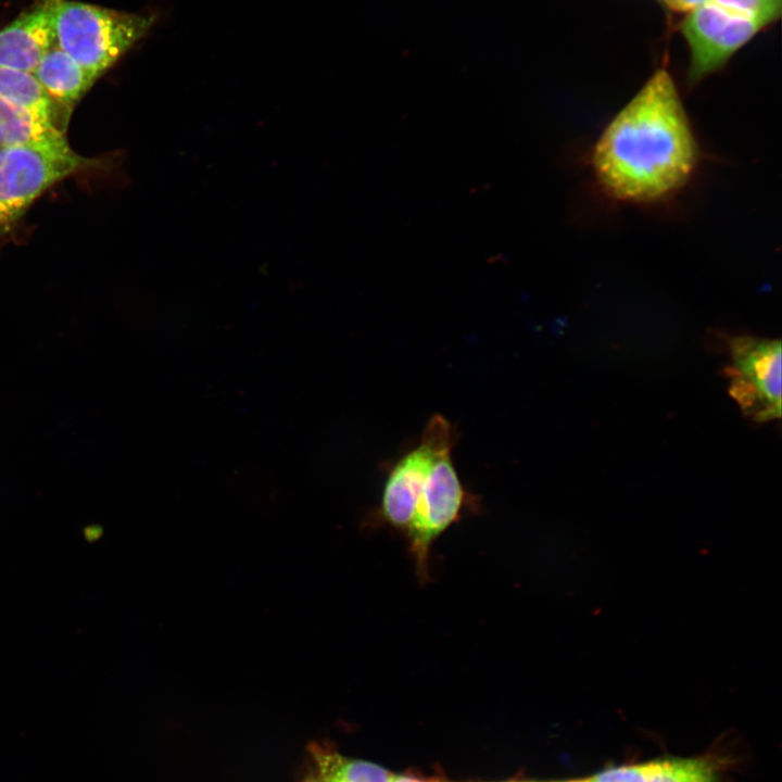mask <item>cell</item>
I'll list each match as a JSON object with an SVG mask.
<instances>
[{
	"mask_svg": "<svg viewBox=\"0 0 782 782\" xmlns=\"http://www.w3.org/2000/svg\"><path fill=\"white\" fill-rule=\"evenodd\" d=\"M560 782H588V779L569 780V781H560Z\"/></svg>",
	"mask_w": 782,
	"mask_h": 782,
	"instance_id": "d6986e66",
	"label": "cell"
},
{
	"mask_svg": "<svg viewBox=\"0 0 782 782\" xmlns=\"http://www.w3.org/2000/svg\"><path fill=\"white\" fill-rule=\"evenodd\" d=\"M729 393L756 422L781 417V341L754 336L729 340Z\"/></svg>",
	"mask_w": 782,
	"mask_h": 782,
	"instance_id": "5b68a950",
	"label": "cell"
},
{
	"mask_svg": "<svg viewBox=\"0 0 782 782\" xmlns=\"http://www.w3.org/2000/svg\"><path fill=\"white\" fill-rule=\"evenodd\" d=\"M0 98L29 110L63 130L58 123L59 105L33 73L0 66Z\"/></svg>",
	"mask_w": 782,
	"mask_h": 782,
	"instance_id": "7c38bea8",
	"label": "cell"
},
{
	"mask_svg": "<svg viewBox=\"0 0 782 782\" xmlns=\"http://www.w3.org/2000/svg\"><path fill=\"white\" fill-rule=\"evenodd\" d=\"M699 159L679 89L670 72L659 67L603 129L590 164L609 198L651 204L682 190Z\"/></svg>",
	"mask_w": 782,
	"mask_h": 782,
	"instance_id": "6da1fadb",
	"label": "cell"
},
{
	"mask_svg": "<svg viewBox=\"0 0 782 782\" xmlns=\"http://www.w3.org/2000/svg\"><path fill=\"white\" fill-rule=\"evenodd\" d=\"M306 782H308V781H306Z\"/></svg>",
	"mask_w": 782,
	"mask_h": 782,
	"instance_id": "44dd1931",
	"label": "cell"
},
{
	"mask_svg": "<svg viewBox=\"0 0 782 782\" xmlns=\"http://www.w3.org/2000/svg\"><path fill=\"white\" fill-rule=\"evenodd\" d=\"M391 782H430L412 775H392Z\"/></svg>",
	"mask_w": 782,
	"mask_h": 782,
	"instance_id": "ac0fdd59",
	"label": "cell"
},
{
	"mask_svg": "<svg viewBox=\"0 0 782 782\" xmlns=\"http://www.w3.org/2000/svg\"><path fill=\"white\" fill-rule=\"evenodd\" d=\"M670 11L676 13H690L708 0H660Z\"/></svg>",
	"mask_w": 782,
	"mask_h": 782,
	"instance_id": "2e32d148",
	"label": "cell"
},
{
	"mask_svg": "<svg viewBox=\"0 0 782 782\" xmlns=\"http://www.w3.org/2000/svg\"><path fill=\"white\" fill-rule=\"evenodd\" d=\"M454 438L452 424L433 415L426 424L419 443L390 468L383 484L377 516L382 524L405 531L414 518L418 499L440 446Z\"/></svg>",
	"mask_w": 782,
	"mask_h": 782,
	"instance_id": "52a82bcc",
	"label": "cell"
},
{
	"mask_svg": "<svg viewBox=\"0 0 782 782\" xmlns=\"http://www.w3.org/2000/svg\"><path fill=\"white\" fill-rule=\"evenodd\" d=\"M310 752L314 768L308 782H391L393 775L376 764L345 757L330 747L314 743Z\"/></svg>",
	"mask_w": 782,
	"mask_h": 782,
	"instance_id": "30bf717a",
	"label": "cell"
},
{
	"mask_svg": "<svg viewBox=\"0 0 782 782\" xmlns=\"http://www.w3.org/2000/svg\"><path fill=\"white\" fill-rule=\"evenodd\" d=\"M33 74L49 97L67 111L97 80L58 45L42 56Z\"/></svg>",
	"mask_w": 782,
	"mask_h": 782,
	"instance_id": "9c48e42d",
	"label": "cell"
},
{
	"mask_svg": "<svg viewBox=\"0 0 782 782\" xmlns=\"http://www.w3.org/2000/svg\"><path fill=\"white\" fill-rule=\"evenodd\" d=\"M103 533V529L97 525L85 528L84 535L88 542L97 541Z\"/></svg>",
	"mask_w": 782,
	"mask_h": 782,
	"instance_id": "e0dca14e",
	"label": "cell"
},
{
	"mask_svg": "<svg viewBox=\"0 0 782 782\" xmlns=\"http://www.w3.org/2000/svg\"><path fill=\"white\" fill-rule=\"evenodd\" d=\"M62 0H36L0 29V66L34 73L56 45V14Z\"/></svg>",
	"mask_w": 782,
	"mask_h": 782,
	"instance_id": "ba28073f",
	"label": "cell"
},
{
	"mask_svg": "<svg viewBox=\"0 0 782 782\" xmlns=\"http://www.w3.org/2000/svg\"><path fill=\"white\" fill-rule=\"evenodd\" d=\"M679 28L690 50L686 78L693 86L721 70L766 26L708 0L688 13Z\"/></svg>",
	"mask_w": 782,
	"mask_h": 782,
	"instance_id": "8992f818",
	"label": "cell"
},
{
	"mask_svg": "<svg viewBox=\"0 0 782 782\" xmlns=\"http://www.w3.org/2000/svg\"><path fill=\"white\" fill-rule=\"evenodd\" d=\"M65 138L64 131L29 110L0 98V147L43 143Z\"/></svg>",
	"mask_w": 782,
	"mask_h": 782,
	"instance_id": "8fae6325",
	"label": "cell"
},
{
	"mask_svg": "<svg viewBox=\"0 0 782 782\" xmlns=\"http://www.w3.org/2000/svg\"><path fill=\"white\" fill-rule=\"evenodd\" d=\"M510 782H533V781H510Z\"/></svg>",
	"mask_w": 782,
	"mask_h": 782,
	"instance_id": "ffe728a7",
	"label": "cell"
},
{
	"mask_svg": "<svg viewBox=\"0 0 782 782\" xmlns=\"http://www.w3.org/2000/svg\"><path fill=\"white\" fill-rule=\"evenodd\" d=\"M155 16L62 0L56 45L96 79L147 36Z\"/></svg>",
	"mask_w": 782,
	"mask_h": 782,
	"instance_id": "7a4b0ae2",
	"label": "cell"
},
{
	"mask_svg": "<svg viewBox=\"0 0 782 782\" xmlns=\"http://www.w3.org/2000/svg\"><path fill=\"white\" fill-rule=\"evenodd\" d=\"M94 165L77 154L66 138L0 147V237L8 234L46 190Z\"/></svg>",
	"mask_w": 782,
	"mask_h": 782,
	"instance_id": "3957f363",
	"label": "cell"
},
{
	"mask_svg": "<svg viewBox=\"0 0 782 782\" xmlns=\"http://www.w3.org/2000/svg\"><path fill=\"white\" fill-rule=\"evenodd\" d=\"M454 439L437 452L414 518L405 537L420 581L428 578V560L433 542L461 518L469 493L463 485L452 459Z\"/></svg>",
	"mask_w": 782,
	"mask_h": 782,
	"instance_id": "277c9868",
	"label": "cell"
},
{
	"mask_svg": "<svg viewBox=\"0 0 782 782\" xmlns=\"http://www.w3.org/2000/svg\"><path fill=\"white\" fill-rule=\"evenodd\" d=\"M718 765L710 757L658 759L649 782H717Z\"/></svg>",
	"mask_w": 782,
	"mask_h": 782,
	"instance_id": "4fadbf2b",
	"label": "cell"
},
{
	"mask_svg": "<svg viewBox=\"0 0 782 782\" xmlns=\"http://www.w3.org/2000/svg\"><path fill=\"white\" fill-rule=\"evenodd\" d=\"M657 766L658 760L610 767L588 778V782H649Z\"/></svg>",
	"mask_w": 782,
	"mask_h": 782,
	"instance_id": "9a60e30c",
	"label": "cell"
},
{
	"mask_svg": "<svg viewBox=\"0 0 782 782\" xmlns=\"http://www.w3.org/2000/svg\"><path fill=\"white\" fill-rule=\"evenodd\" d=\"M717 4L761 22L766 27L772 25L781 15L782 0H711Z\"/></svg>",
	"mask_w": 782,
	"mask_h": 782,
	"instance_id": "5bb4252c",
	"label": "cell"
}]
</instances>
